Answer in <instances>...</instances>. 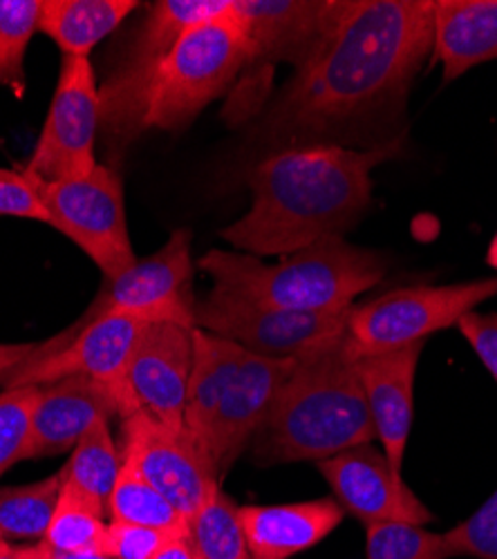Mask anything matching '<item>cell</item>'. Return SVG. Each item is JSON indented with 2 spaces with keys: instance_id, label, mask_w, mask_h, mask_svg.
<instances>
[{
  "instance_id": "cell-39",
  "label": "cell",
  "mask_w": 497,
  "mask_h": 559,
  "mask_svg": "<svg viewBox=\"0 0 497 559\" xmlns=\"http://www.w3.org/2000/svg\"><path fill=\"white\" fill-rule=\"evenodd\" d=\"M486 262H488V266H493L497 271V230H495V236L490 240V247L486 251Z\"/></svg>"
},
{
  "instance_id": "cell-1",
  "label": "cell",
  "mask_w": 497,
  "mask_h": 559,
  "mask_svg": "<svg viewBox=\"0 0 497 559\" xmlns=\"http://www.w3.org/2000/svg\"><path fill=\"white\" fill-rule=\"evenodd\" d=\"M433 3L328 0L319 36L258 136L283 148L341 146L390 121L433 52Z\"/></svg>"
},
{
  "instance_id": "cell-8",
  "label": "cell",
  "mask_w": 497,
  "mask_h": 559,
  "mask_svg": "<svg viewBox=\"0 0 497 559\" xmlns=\"http://www.w3.org/2000/svg\"><path fill=\"white\" fill-rule=\"evenodd\" d=\"M495 296L497 277L390 292L350 309L345 347L352 358H364L424 343Z\"/></svg>"
},
{
  "instance_id": "cell-38",
  "label": "cell",
  "mask_w": 497,
  "mask_h": 559,
  "mask_svg": "<svg viewBox=\"0 0 497 559\" xmlns=\"http://www.w3.org/2000/svg\"><path fill=\"white\" fill-rule=\"evenodd\" d=\"M43 546L32 544V546H10L8 550L0 552V559H40Z\"/></svg>"
},
{
  "instance_id": "cell-10",
  "label": "cell",
  "mask_w": 497,
  "mask_h": 559,
  "mask_svg": "<svg viewBox=\"0 0 497 559\" xmlns=\"http://www.w3.org/2000/svg\"><path fill=\"white\" fill-rule=\"evenodd\" d=\"M146 328L149 320L144 318L113 313L83 328L66 330L40 343L36 354L14 367L0 383L5 390L43 388L61 379L85 377L110 388L119 401L126 369Z\"/></svg>"
},
{
  "instance_id": "cell-30",
  "label": "cell",
  "mask_w": 497,
  "mask_h": 559,
  "mask_svg": "<svg viewBox=\"0 0 497 559\" xmlns=\"http://www.w3.org/2000/svg\"><path fill=\"white\" fill-rule=\"evenodd\" d=\"M40 388H12L0 392V477L23 461L32 430V414Z\"/></svg>"
},
{
  "instance_id": "cell-13",
  "label": "cell",
  "mask_w": 497,
  "mask_h": 559,
  "mask_svg": "<svg viewBox=\"0 0 497 559\" xmlns=\"http://www.w3.org/2000/svg\"><path fill=\"white\" fill-rule=\"evenodd\" d=\"M193 273L191 230L177 228L159 251L138 260L119 277L104 280L99 296L74 322V328L113 313L138 316L149 322L170 320L196 328Z\"/></svg>"
},
{
  "instance_id": "cell-14",
  "label": "cell",
  "mask_w": 497,
  "mask_h": 559,
  "mask_svg": "<svg viewBox=\"0 0 497 559\" xmlns=\"http://www.w3.org/2000/svg\"><path fill=\"white\" fill-rule=\"evenodd\" d=\"M123 461L130 463L179 515L191 520L220 490V477L202 443L187 430L166 426L146 412L123 416Z\"/></svg>"
},
{
  "instance_id": "cell-16",
  "label": "cell",
  "mask_w": 497,
  "mask_h": 559,
  "mask_svg": "<svg viewBox=\"0 0 497 559\" xmlns=\"http://www.w3.org/2000/svg\"><path fill=\"white\" fill-rule=\"evenodd\" d=\"M336 503L366 528L377 524L426 526L435 518L413 488L399 477L383 450L372 443L319 461Z\"/></svg>"
},
{
  "instance_id": "cell-24",
  "label": "cell",
  "mask_w": 497,
  "mask_h": 559,
  "mask_svg": "<svg viewBox=\"0 0 497 559\" xmlns=\"http://www.w3.org/2000/svg\"><path fill=\"white\" fill-rule=\"evenodd\" d=\"M108 518L110 522L159 531H189V520L126 461L108 499Z\"/></svg>"
},
{
  "instance_id": "cell-26",
  "label": "cell",
  "mask_w": 497,
  "mask_h": 559,
  "mask_svg": "<svg viewBox=\"0 0 497 559\" xmlns=\"http://www.w3.org/2000/svg\"><path fill=\"white\" fill-rule=\"evenodd\" d=\"M240 506L222 488L189 520L196 559H249Z\"/></svg>"
},
{
  "instance_id": "cell-32",
  "label": "cell",
  "mask_w": 497,
  "mask_h": 559,
  "mask_svg": "<svg viewBox=\"0 0 497 559\" xmlns=\"http://www.w3.org/2000/svg\"><path fill=\"white\" fill-rule=\"evenodd\" d=\"M189 531H159L151 526H134L108 522L104 552L115 559H153L175 537Z\"/></svg>"
},
{
  "instance_id": "cell-35",
  "label": "cell",
  "mask_w": 497,
  "mask_h": 559,
  "mask_svg": "<svg viewBox=\"0 0 497 559\" xmlns=\"http://www.w3.org/2000/svg\"><path fill=\"white\" fill-rule=\"evenodd\" d=\"M40 343H23V345H3L0 343V379L19 365H23L27 358L36 354Z\"/></svg>"
},
{
  "instance_id": "cell-27",
  "label": "cell",
  "mask_w": 497,
  "mask_h": 559,
  "mask_svg": "<svg viewBox=\"0 0 497 559\" xmlns=\"http://www.w3.org/2000/svg\"><path fill=\"white\" fill-rule=\"evenodd\" d=\"M106 533V512L61 481L59 506L40 544L59 552H104Z\"/></svg>"
},
{
  "instance_id": "cell-25",
  "label": "cell",
  "mask_w": 497,
  "mask_h": 559,
  "mask_svg": "<svg viewBox=\"0 0 497 559\" xmlns=\"http://www.w3.org/2000/svg\"><path fill=\"white\" fill-rule=\"evenodd\" d=\"M61 473L36 484L0 488V539H43L59 506Z\"/></svg>"
},
{
  "instance_id": "cell-37",
  "label": "cell",
  "mask_w": 497,
  "mask_h": 559,
  "mask_svg": "<svg viewBox=\"0 0 497 559\" xmlns=\"http://www.w3.org/2000/svg\"><path fill=\"white\" fill-rule=\"evenodd\" d=\"M40 559H115V557H110L106 552H59V550L43 546Z\"/></svg>"
},
{
  "instance_id": "cell-34",
  "label": "cell",
  "mask_w": 497,
  "mask_h": 559,
  "mask_svg": "<svg viewBox=\"0 0 497 559\" xmlns=\"http://www.w3.org/2000/svg\"><path fill=\"white\" fill-rule=\"evenodd\" d=\"M458 328L497 383V313L471 311L458 322Z\"/></svg>"
},
{
  "instance_id": "cell-2",
  "label": "cell",
  "mask_w": 497,
  "mask_h": 559,
  "mask_svg": "<svg viewBox=\"0 0 497 559\" xmlns=\"http://www.w3.org/2000/svg\"><path fill=\"white\" fill-rule=\"evenodd\" d=\"M401 144L403 134L366 151L328 144L271 151L249 173V211L220 238L256 258H285L343 238L372 204V170Z\"/></svg>"
},
{
  "instance_id": "cell-20",
  "label": "cell",
  "mask_w": 497,
  "mask_h": 559,
  "mask_svg": "<svg viewBox=\"0 0 497 559\" xmlns=\"http://www.w3.org/2000/svg\"><path fill=\"white\" fill-rule=\"evenodd\" d=\"M249 559H292L336 531L345 510L334 497L279 503V506H240Z\"/></svg>"
},
{
  "instance_id": "cell-18",
  "label": "cell",
  "mask_w": 497,
  "mask_h": 559,
  "mask_svg": "<svg viewBox=\"0 0 497 559\" xmlns=\"http://www.w3.org/2000/svg\"><path fill=\"white\" fill-rule=\"evenodd\" d=\"M119 416V401L110 388L70 377L43 385L34 414L32 430L23 459H45L70 452L102 418Z\"/></svg>"
},
{
  "instance_id": "cell-7",
  "label": "cell",
  "mask_w": 497,
  "mask_h": 559,
  "mask_svg": "<svg viewBox=\"0 0 497 559\" xmlns=\"http://www.w3.org/2000/svg\"><path fill=\"white\" fill-rule=\"evenodd\" d=\"M232 0H159L99 90V126L119 146L144 132L146 104L159 66L187 29L227 14Z\"/></svg>"
},
{
  "instance_id": "cell-23",
  "label": "cell",
  "mask_w": 497,
  "mask_h": 559,
  "mask_svg": "<svg viewBox=\"0 0 497 559\" xmlns=\"http://www.w3.org/2000/svg\"><path fill=\"white\" fill-rule=\"evenodd\" d=\"M121 465L123 456L115 445L108 421L102 418L72 450L70 461L61 471V481L108 515V499L119 479Z\"/></svg>"
},
{
  "instance_id": "cell-36",
  "label": "cell",
  "mask_w": 497,
  "mask_h": 559,
  "mask_svg": "<svg viewBox=\"0 0 497 559\" xmlns=\"http://www.w3.org/2000/svg\"><path fill=\"white\" fill-rule=\"evenodd\" d=\"M153 559H196L189 533L175 537L168 546H164Z\"/></svg>"
},
{
  "instance_id": "cell-11",
  "label": "cell",
  "mask_w": 497,
  "mask_h": 559,
  "mask_svg": "<svg viewBox=\"0 0 497 559\" xmlns=\"http://www.w3.org/2000/svg\"><path fill=\"white\" fill-rule=\"evenodd\" d=\"M347 316L350 309L334 313H298L260 307L217 289H211L206 298L196 302L198 330L276 360H296L341 341L345 336Z\"/></svg>"
},
{
  "instance_id": "cell-40",
  "label": "cell",
  "mask_w": 497,
  "mask_h": 559,
  "mask_svg": "<svg viewBox=\"0 0 497 559\" xmlns=\"http://www.w3.org/2000/svg\"><path fill=\"white\" fill-rule=\"evenodd\" d=\"M12 544L8 542V539H0V552H3V550H8Z\"/></svg>"
},
{
  "instance_id": "cell-22",
  "label": "cell",
  "mask_w": 497,
  "mask_h": 559,
  "mask_svg": "<svg viewBox=\"0 0 497 559\" xmlns=\"http://www.w3.org/2000/svg\"><path fill=\"white\" fill-rule=\"evenodd\" d=\"M138 8V0H40L38 32L48 34L63 57L87 59Z\"/></svg>"
},
{
  "instance_id": "cell-9",
  "label": "cell",
  "mask_w": 497,
  "mask_h": 559,
  "mask_svg": "<svg viewBox=\"0 0 497 559\" xmlns=\"http://www.w3.org/2000/svg\"><path fill=\"white\" fill-rule=\"evenodd\" d=\"M34 186L50 211V226L93 260L104 280H115L134 266L138 255L128 236L121 179L110 166L99 164L85 177L55 183L34 181Z\"/></svg>"
},
{
  "instance_id": "cell-19",
  "label": "cell",
  "mask_w": 497,
  "mask_h": 559,
  "mask_svg": "<svg viewBox=\"0 0 497 559\" xmlns=\"http://www.w3.org/2000/svg\"><path fill=\"white\" fill-rule=\"evenodd\" d=\"M326 10L328 0H232L229 14L251 45L247 68L264 76L281 61L298 66L319 36Z\"/></svg>"
},
{
  "instance_id": "cell-4",
  "label": "cell",
  "mask_w": 497,
  "mask_h": 559,
  "mask_svg": "<svg viewBox=\"0 0 497 559\" xmlns=\"http://www.w3.org/2000/svg\"><path fill=\"white\" fill-rule=\"evenodd\" d=\"M198 269L213 280L217 292L298 313L352 309L356 296L377 287L386 275L381 255L352 247L343 238L321 240L279 262L213 249L198 260Z\"/></svg>"
},
{
  "instance_id": "cell-17",
  "label": "cell",
  "mask_w": 497,
  "mask_h": 559,
  "mask_svg": "<svg viewBox=\"0 0 497 559\" xmlns=\"http://www.w3.org/2000/svg\"><path fill=\"white\" fill-rule=\"evenodd\" d=\"M424 343L356 358L375 435L381 441L392 471L401 477L403 454L409 445L415 416V374Z\"/></svg>"
},
{
  "instance_id": "cell-6",
  "label": "cell",
  "mask_w": 497,
  "mask_h": 559,
  "mask_svg": "<svg viewBox=\"0 0 497 559\" xmlns=\"http://www.w3.org/2000/svg\"><path fill=\"white\" fill-rule=\"evenodd\" d=\"M249 61V38L229 12L187 29L157 70L144 128L182 132L232 87Z\"/></svg>"
},
{
  "instance_id": "cell-28",
  "label": "cell",
  "mask_w": 497,
  "mask_h": 559,
  "mask_svg": "<svg viewBox=\"0 0 497 559\" xmlns=\"http://www.w3.org/2000/svg\"><path fill=\"white\" fill-rule=\"evenodd\" d=\"M40 0H0V85L25 95V55L38 32Z\"/></svg>"
},
{
  "instance_id": "cell-5",
  "label": "cell",
  "mask_w": 497,
  "mask_h": 559,
  "mask_svg": "<svg viewBox=\"0 0 497 559\" xmlns=\"http://www.w3.org/2000/svg\"><path fill=\"white\" fill-rule=\"evenodd\" d=\"M292 367L294 360L264 358L193 330L185 426L211 456L220 481L253 443Z\"/></svg>"
},
{
  "instance_id": "cell-31",
  "label": "cell",
  "mask_w": 497,
  "mask_h": 559,
  "mask_svg": "<svg viewBox=\"0 0 497 559\" xmlns=\"http://www.w3.org/2000/svg\"><path fill=\"white\" fill-rule=\"evenodd\" d=\"M443 535L448 559H497V490L455 528Z\"/></svg>"
},
{
  "instance_id": "cell-29",
  "label": "cell",
  "mask_w": 497,
  "mask_h": 559,
  "mask_svg": "<svg viewBox=\"0 0 497 559\" xmlns=\"http://www.w3.org/2000/svg\"><path fill=\"white\" fill-rule=\"evenodd\" d=\"M368 559H448L441 533L417 524H377L366 528Z\"/></svg>"
},
{
  "instance_id": "cell-12",
  "label": "cell",
  "mask_w": 497,
  "mask_h": 559,
  "mask_svg": "<svg viewBox=\"0 0 497 559\" xmlns=\"http://www.w3.org/2000/svg\"><path fill=\"white\" fill-rule=\"evenodd\" d=\"M99 115V85L93 63L81 57H63L48 119L23 173L43 183L93 173L99 166L95 155Z\"/></svg>"
},
{
  "instance_id": "cell-33",
  "label": "cell",
  "mask_w": 497,
  "mask_h": 559,
  "mask_svg": "<svg viewBox=\"0 0 497 559\" xmlns=\"http://www.w3.org/2000/svg\"><path fill=\"white\" fill-rule=\"evenodd\" d=\"M0 215L23 217L50 224V211L45 209L34 181L25 173L0 168Z\"/></svg>"
},
{
  "instance_id": "cell-21",
  "label": "cell",
  "mask_w": 497,
  "mask_h": 559,
  "mask_svg": "<svg viewBox=\"0 0 497 559\" xmlns=\"http://www.w3.org/2000/svg\"><path fill=\"white\" fill-rule=\"evenodd\" d=\"M497 59V0H435L433 61L446 83Z\"/></svg>"
},
{
  "instance_id": "cell-3",
  "label": "cell",
  "mask_w": 497,
  "mask_h": 559,
  "mask_svg": "<svg viewBox=\"0 0 497 559\" xmlns=\"http://www.w3.org/2000/svg\"><path fill=\"white\" fill-rule=\"evenodd\" d=\"M377 439L345 336L294 360L251 443L258 465L323 461Z\"/></svg>"
},
{
  "instance_id": "cell-15",
  "label": "cell",
  "mask_w": 497,
  "mask_h": 559,
  "mask_svg": "<svg viewBox=\"0 0 497 559\" xmlns=\"http://www.w3.org/2000/svg\"><path fill=\"white\" fill-rule=\"evenodd\" d=\"M193 330L170 320L149 322L121 383V418L132 412H146L166 426L187 428L185 409L193 369Z\"/></svg>"
}]
</instances>
